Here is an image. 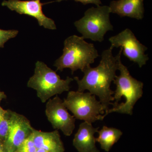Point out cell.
<instances>
[{"mask_svg": "<svg viewBox=\"0 0 152 152\" xmlns=\"http://www.w3.org/2000/svg\"><path fill=\"white\" fill-rule=\"evenodd\" d=\"M19 31L16 30H5L0 29V48H4L5 44L10 39L15 37Z\"/></svg>", "mask_w": 152, "mask_h": 152, "instance_id": "cell-17", "label": "cell"}, {"mask_svg": "<svg viewBox=\"0 0 152 152\" xmlns=\"http://www.w3.org/2000/svg\"><path fill=\"white\" fill-rule=\"evenodd\" d=\"M118 70L120 75L116 76L113 81L116 86L114 91L113 107L105 113L106 117L112 113L132 115L134 106L143 94L144 84L132 77L127 67L123 64L121 60L119 62Z\"/></svg>", "mask_w": 152, "mask_h": 152, "instance_id": "cell-2", "label": "cell"}, {"mask_svg": "<svg viewBox=\"0 0 152 152\" xmlns=\"http://www.w3.org/2000/svg\"><path fill=\"white\" fill-rule=\"evenodd\" d=\"M67 1V0H57L56 2H60L62 1ZM75 1L79 2L81 3L84 5H86L88 4H94L97 6H100L102 4V2L101 0H74Z\"/></svg>", "mask_w": 152, "mask_h": 152, "instance_id": "cell-18", "label": "cell"}, {"mask_svg": "<svg viewBox=\"0 0 152 152\" xmlns=\"http://www.w3.org/2000/svg\"><path fill=\"white\" fill-rule=\"evenodd\" d=\"M64 103L77 119L92 124L104 118L105 109L96 99V96L90 92L71 91Z\"/></svg>", "mask_w": 152, "mask_h": 152, "instance_id": "cell-6", "label": "cell"}, {"mask_svg": "<svg viewBox=\"0 0 152 152\" xmlns=\"http://www.w3.org/2000/svg\"><path fill=\"white\" fill-rule=\"evenodd\" d=\"M32 137L37 149H43L50 152H64V144L58 130L44 132L34 129Z\"/></svg>", "mask_w": 152, "mask_h": 152, "instance_id": "cell-13", "label": "cell"}, {"mask_svg": "<svg viewBox=\"0 0 152 152\" xmlns=\"http://www.w3.org/2000/svg\"><path fill=\"white\" fill-rule=\"evenodd\" d=\"M36 152H50L46 150L43 149H38Z\"/></svg>", "mask_w": 152, "mask_h": 152, "instance_id": "cell-22", "label": "cell"}, {"mask_svg": "<svg viewBox=\"0 0 152 152\" xmlns=\"http://www.w3.org/2000/svg\"><path fill=\"white\" fill-rule=\"evenodd\" d=\"M110 7L108 6L92 7L85 12L84 15L74 23L84 39H90L100 42L104 40L107 32L113 31L110 20Z\"/></svg>", "mask_w": 152, "mask_h": 152, "instance_id": "cell-5", "label": "cell"}, {"mask_svg": "<svg viewBox=\"0 0 152 152\" xmlns=\"http://www.w3.org/2000/svg\"><path fill=\"white\" fill-rule=\"evenodd\" d=\"M113 49L110 46L102 52L97 66L92 68L90 66L85 68L83 71L84 74L83 78L80 80L77 77L74 78L78 85L77 91L84 92L88 90L92 94L97 96L105 109V112L114 101L113 96L114 91L111 89L110 86L116 76L122 53V49L120 48L118 54L114 56Z\"/></svg>", "mask_w": 152, "mask_h": 152, "instance_id": "cell-1", "label": "cell"}, {"mask_svg": "<svg viewBox=\"0 0 152 152\" xmlns=\"http://www.w3.org/2000/svg\"><path fill=\"white\" fill-rule=\"evenodd\" d=\"M111 47L121 48L123 54L130 61L136 63L142 68L148 61V55L145 54L148 48L140 42L134 34L129 28H126L116 35L109 38Z\"/></svg>", "mask_w": 152, "mask_h": 152, "instance_id": "cell-7", "label": "cell"}, {"mask_svg": "<svg viewBox=\"0 0 152 152\" xmlns=\"http://www.w3.org/2000/svg\"><path fill=\"white\" fill-rule=\"evenodd\" d=\"M4 148V142L2 140L0 139V152Z\"/></svg>", "mask_w": 152, "mask_h": 152, "instance_id": "cell-21", "label": "cell"}, {"mask_svg": "<svg viewBox=\"0 0 152 152\" xmlns=\"http://www.w3.org/2000/svg\"><path fill=\"white\" fill-rule=\"evenodd\" d=\"M37 149L31 134L22 143L15 152H36Z\"/></svg>", "mask_w": 152, "mask_h": 152, "instance_id": "cell-16", "label": "cell"}, {"mask_svg": "<svg viewBox=\"0 0 152 152\" xmlns=\"http://www.w3.org/2000/svg\"><path fill=\"white\" fill-rule=\"evenodd\" d=\"M45 4L41 3L40 0H8L3 1L1 5L20 15H27L34 18L40 26L48 29L56 30V26L54 21L47 17L43 12L42 6Z\"/></svg>", "mask_w": 152, "mask_h": 152, "instance_id": "cell-10", "label": "cell"}, {"mask_svg": "<svg viewBox=\"0 0 152 152\" xmlns=\"http://www.w3.org/2000/svg\"><path fill=\"white\" fill-rule=\"evenodd\" d=\"M45 114L54 129L61 131L66 136L72 135L75 129V118L69 113L64 101L57 95L47 102Z\"/></svg>", "mask_w": 152, "mask_h": 152, "instance_id": "cell-8", "label": "cell"}, {"mask_svg": "<svg viewBox=\"0 0 152 152\" xmlns=\"http://www.w3.org/2000/svg\"><path fill=\"white\" fill-rule=\"evenodd\" d=\"M1 152H8L7 151V150L5 149L4 148V149L2 150Z\"/></svg>", "mask_w": 152, "mask_h": 152, "instance_id": "cell-23", "label": "cell"}, {"mask_svg": "<svg viewBox=\"0 0 152 152\" xmlns=\"http://www.w3.org/2000/svg\"><path fill=\"white\" fill-rule=\"evenodd\" d=\"M11 110H7L6 113L0 117V139L4 142L8 133Z\"/></svg>", "mask_w": 152, "mask_h": 152, "instance_id": "cell-15", "label": "cell"}, {"mask_svg": "<svg viewBox=\"0 0 152 152\" xmlns=\"http://www.w3.org/2000/svg\"><path fill=\"white\" fill-rule=\"evenodd\" d=\"M7 112V110H4L0 106V117L3 116Z\"/></svg>", "mask_w": 152, "mask_h": 152, "instance_id": "cell-20", "label": "cell"}, {"mask_svg": "<svg viewBox=\"0 0 152 152\" xmlns=\"http://www.w3.org/2000/svg\"><path fill=\"white\" fill-rule=\"evenodd\" d=\"M99 56L94 44L87 42L82 37L71 36L64 41L63 54L56 60L54 66L61 72L69 68L73 75L78 69L83 72Z\"/></svg>", "mask_w": 152, "mask_h": 152, "instance_id": "cell-3", "label": "cell"}, {"mask_svg": "<svg viewBox=\"0 0 152 152\" xmlns=\"http://www.w3.org/2000/svg\"><path fill=\"white\" fill-rule=\"evenodd\" d=\"M110 11L121 17L142 20L144 17V0H117L110 4Z\"/></svg>", "mask_w": 152, "mask_h": 152, "instance_id": "cell-12", "label": "cell"}, {"mask_svg": "<svg viewBox=\"0 0 152 152\" xmlns=\"http://www.w3.org/2000/svg\"><path fill=\"white\" fill-rule=\"evenodd\" d=\"M34 128L23 115L11 111L7 136L4 148L8 152H15L26 139L32 134Z\"/></svg>", "mask_w": 152, "mask_h": 152, "instance_id": "cell-9", "label": "cell"}, {"mask_svg": "<svg viewBox=\"0 0 152 152\" xmlns=\"http://www.w3.org/2000/svg\"><path fill=\"white\" fill-rule=\"evenodd\" d=\"M73 80V78L69 77L62 80L45 64L38 61L34 74L28 81L27 86L35 90L41 102L45 103L53 96L69 91L70 84Z\"/></svg>", "mask_w": 152, "mask_h": 152, "instance_id": "cell-4", "label": "cell"}, {"mask_svg": "<svg viewBox=\"0 0 152 152\" xmlns=\"http://www.w3.org/2000/svg\"><path fill=\"white\" fill-rule=\"evenodd\" d=\"M6 98H7V96L5 93L0 91V102L3 99H6Z\"/></svg>", "mask_w": 152, "mask_h": 152, "instance_id": "cell-19", "label": "cell"}, {"mask_svg": "<svg viewBox=\"0 0 152 152\" xmlns=\"http://www.w3.org/2000/svg\"><path fill=\"white\" fill-rule=\"evenodd\" d=\"M99 136L96 138V142L100 145L102 149L109 152L112 147L118 142L122 135L123 132L119 129L108 127L104 126L100 131H98Z\"/></svg>", "mask_w": 152, "mask_h": 152, "instance_id": "cell-14", "label": "cell"}, {"mask_svg": "<svg viewBox=\"0 0 152 152\" xmlns=\"http://www.w3.org/2000/svg\"><path fill=\"white\" fill-rule=\"evenodd\" d=\"M99 128H94L92 124L84 122L79 126L75 134L73 144L79 152H100L96 146L95 133Z\"/></svg>", "mask_w": 152, "mask_h": 152, "instance_id": "cell-11", "label": "cell"}]
</instances>
